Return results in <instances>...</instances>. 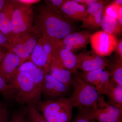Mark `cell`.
Instances as JSON below:
<instances>
[{
  "instance_id": "6da1fadb",
  "label": "cell",
  "mask_w": 122,
  "mask_h": 122,
  "mask_svg": "<svg viewBox=\"0 0 122 122\" xmlns=\"http://www.w3.org/2000/svg\"><path fill=\"white\" fill-rule=\"evenodd\" d=\"M33 28L42 37L58 42L78 29L59 10L47 5L38 10L34 16Z\"/></svg>"
},
{
  "instance_id": "7a4b0ae2",
  "label": "cell",
  "mask_w": 122,
  "mask_h": 122,
  "mask_svg": "<svg viewBox=\"0 0 122 122\" xmlns=\"http://www.w3.org/2000/svg\"><path fill=\"white\" fill-rule=\"evenodd\" d=\"M48 122H70L73 106L70 98L41 100L35 106Z\"/></svg>"
},
{
  "instance_id": "3957f363",
  "label": "cell",
  "mask_w": 122,
  "mask_h": 122,
  "mask_svg": "<svg viewBox=\"0 0 122 122\" xmlns=\"http://www.w3.org/2000/svg\"><path fill=\"white\" fill-rule=\"evenodd\" d=\"M10 83L16 92L14 102L18 104L35 106L41 101V95L30 76L26 73L17 71Z\"/></svg>"
},
{
  "instance_id": "277c9868",
  "label": "cell",
  "mask_w": 122,
  "mask_h": 122,
  "mask_svg": "<svg viewBox=\"0 0 122 122\" xmlns=\"http://www.w3.org/2000/svg\"><path fill=\"white\" fill-rule=\"evenodd\" d=\"M72 86L73 90L70 98L73 107L80 111H85L94 106L102 95L77 73L73 74Z\"/></svg>"
},
{
  "instance_id": "5b68a950",
  "label": "cell",
  "mask_w": 122,
  "mask_h": 122,
  "mask_svg": "<svg viewBox=\"0 0 122 122\" xmlns=\"http://www.w3.org/2000/svg\"><path fill=\"white\" fill-rule=\"evenodd\" d=\"M13 1L11 18L12 33L11 41L32 30L34 16L31 6L22 4L17 0Z\"/></svg>"
},
{
  "instance_id": "8992f818",
  "label": "cell",
  "mask_w": 122,
  "mask_h": 122,
  "mask_svg": "<svg viewBox=\"0 0 122 122\" xmlns=\"http://www.w3.org/2000/svg\"><path fill=\"white\" fill-rule=\"evenodd\" d=\"M59 42L41 37L33 50L29 61L41 69L46 74L49 73L51 67L53 51Z\"/></svg>"
},
{
  "instance_id": "52a82bcc",
  "label": "cell",
  "mask_w": 122,
  "mask_h": 122,
  "mask_svg": "<svg viewBox=\"0 0 122 122\" xmlns=\"http://www.w3.org/2000/svg\"><path fill=\"white\" fill-rule=\"evenodd\" d=\"M41 36L35 29L10 42L9 51L17 55L20 58L21 65L28 60L35 46Z\"/></svg>"
},
{
  "instance_id": "ba28073f",
  "label": "cell",
  "mask_w": 122,
  "mask_h": 122,
  "mask_svg": "<svg viewBox=\"0 0 122 122\" xmlns=\"http://www.w3.org/2000/svg\"><path fill=\"white\" fill-rule=\"evenodd\" d=\"M82 111L88 114L97 122H122V110L106 101L103 95L99 97L94 106Z\"/></svg>"
},
{
  "instance_id": "9c48e42d",
  "label": "cell",
  "mask_w": 122,
  "mask_h": 122,
  "mask_svg": "<svg viewBox=\"0 0 122 122\" xmlns=\"http://www.w3.org/2000/svg\"><path fill=\"white\" fill-rule=\"evenodd\" d=\"M117 41L115 36L103 30L93 33L90 41L92 51L103 57L109 56L115 51Z\"/></svg>"
},
{
  "instance_id": "30bf717a",
  "label": "cell",
  "mask_w": 122,
  "mask_h": 122,
  "mask_svg": "<svg viewBox=\"0 0 122 122\" xmlns=\"http://www.w3.org/2000/svg\"><path fill=\"white\" fill-rule=\"evenodd\" d=\"M52 67L66 69L72 72L73 74L77 73L78 69L76 55L63 48L61 45V42H59L53 51Z\"/></svg>"
},
{
  "instance_id": "8fae6325",
  "label": "cell",
  "mask_w": 122,
  "mask_h": 122,
  "mask_svg": "<svg viewBox=\"0 0 122 122\" xmlns=\"http://www.w3.org/2000/svg\"><path fill=\"white\" fill-rule=\"evenodd\" d=\"M71 86L58 81L49 74L45 76L42 95L45 100H50L66 97Z\"/></svg>"
},
{
  "instance_id": "7c38bea8",
  "label": "cell",
  "mask_w": 122,
  "mask_h": 122,
  "mask_svg": "<svg viewBox=\"0 0 122 122\" xmlns=\"http://www.w3.org/2000/svg\"><path fill=\"white\" fill-rule=\"evenodd\" d=\"M77 68L82 72H90L100 68H106L109 61L93 51L82 52L76 55Z\"/></svg>"
},
{
  "instance_id": "4fadbf2b",
  "label": "cell",
  "mask_w": 122,
  "mask_h": 122,
  "mask_svg": "<svg viewBox=\"0 0 122 122\" xmlns=\"http://www.w3.org/2000/svg\"><path fill=\"white\" fill-rule=\"evenodd\" d=\"M109 1L97 0L86 7L87 17L82 21L81 28L92 30H96L100 27L105 5Z\"/></svg>"
},
{
  "instance_id": "5bb4252c",
  "label": "cell",
  "mask_w": 122,
  "mask_h": 122,
  "mask_svg": "<svg viewBox=\"0 0 122 122\" xmlns=\"http://www.w3.org/2000/svg\"><path fill=\"white\" fill-rule=\"evenodd\" d=\"M93 30L86 29L70 34L61 41V45L63 48L74 54L86 48L90 43Z\"/></svg>"
},
{
  "instance_id": "9a60e30c",
  "label": "cell",
  "mask_w": 122,
  "mask_h": 122,
  "mask_svg": "<svg viewBox=\"0 0 122 122\" xmlns=\"http://www.w3.org/2000/svg\"><path fill=\"white\" fill-rule=\"evenodd\" d=\"M77 75L102 95L110 81V73L106 68H99L89 72H78Z\"/></svg>"
},
{
  "instance_id": "2e32d148",
  "label": "cell",
  "mask_w": 122,
  "mask_h": 122,
  "mask_svg": "<svg viewBox=\"0 0 122 122\" xmlns=\"http://www.w3.org/2000/svg\"><path fill=\"white\" fill-rule=\"evenodd\" d=\"M21 65L20 58L12 52L8 51L0 62V76L10 83Z\"/></svg>"
},
{
  "instance_id": "e0dca14e",
  "label": "cell",
  "mask_w": 122,
  "mask_h": 122,
  "mask_svg": "<svg viewBox=\"0 0 122 122\" xmlns=\"http://www.w3.org/2000/svg\"><path fill=\"white\" fill-rule=\"evenodd\" d=\"M59 11L64 17L73 23L82 21L87 16L86 7L74 0H67Z\"/></svg>"
},
{
  "instance_id": "ac0fdd59",
  "label": "cell",
  "mask_w": 122,
  "mask_h": 122,
  "mask_svg": "<svg viewBox=\"0 0 122 122\" xmlns=\"http://www.w3.org/2000/svg\"><path fill=\"white\" fill-rule=\"evenodd\" d=\"M17 71L28 74L32 79L39 94L42 95L45 76L46 74L41 69L29 61L21 64L18 69Z\"/></svg>"
},
{
  "instance_id": "d6986e66",
  "label": "cell",
  "mask_w": 122,
  "mask_h": 122,
  "mask_svg": "<svg viewBox=\"0 0 122 122\" xmlns=\"http://www.w3.org/2000/svg\"><path fill=\"white\" fill-rule=\"evenodd\" d=\"M102 95L106 96L107 102L111 105L122 110V86L110 80Z\"/></svg>"
},
{
  "instance_id": "ffe728a7",
  "label": "cell",
  "mask_w": 122,
  "mask_h": 122,
  "mask_svg": "<svg viewBox=\"0 0 122 122\" xmlns=\"http://www.w3.org/2000/svg\"><path fill=\"white\" fill-rule=\"evenodd\" d=\"M13 5L14 1L10 0L0 12V30L10 42L12 36L11 18Z\"/></svg>"
},
{
  "instance_id": "44dd1931",
  "label": "cell",
  "mask_w": 122,
  "mask_h": 122,
  "mask_svg": "<svg viewBox=\"0 0 122 122\" xmlns=\"http://www.w3.org/2000/svg\"><path fill=\"white\" fill-rule=\"evenodd\" d=\"M100 27L103 31L115 36L120 33L122 26H120L117 19L103 14Z\"/></svg>"
},
{
  "instance_id": "7402d4cb",
  "label": "cell",
  "mask_w": 122,
  "mask_h": 122,
  "mask_svg": "<svg viewBox=\"0 0 122 122\" xmlns=\"http://www.w3.org/2000/svg\"><path fill=\"white\" fill-rule=\"evenodd\" d=\"M49 73L63 84L68 86H72L73 74L69 70L63 68L52 67L51 68Z\"/></svg>"
},
{
  "instance_id": "603a6c76",
  "label": "cell",
  "mask_w": 122,
  "mask_h": 122,
  "mask_svg": "<svg viewBox=\"0 0 122 122\" xmlns=\"http://www.w3.org/2000/svg\"><path fill=\"white\" fill-rule=\"evenodd\" d=\"M16 90L11 83H8L0 76V94L4 99L8 102L15 101Z\"/></svg>"
},
{
  "instance_id": "cb8c5ba5",
  "label": "cell",
  "mask_w": 122,
  "mask_h": 122,
  "mask_svg": "<svg viewBox=\"0 0 122 122\" xmlns=\"http://www.w3.org/2000/svg\"><path fill=\"white\" fill-rule=\"evenodd\" d=\"M111 66L110 80L122 86V61L116 59Z\"/></svg>"
},
{
  "instance_id": "d4e9b609",
  "label": "cell",
  "mask_w": 122,
  "mask_h": 122,
  "mask_svg": "<svg viewBox=\"0 0 122 122\" xmlns=\"http://www.w3.org/2000/svg\"><path fill=\"white\" fill-rule=\"evenodd\" d=\"M25 113L31 122H48L34 106H28Z\"/></svg>"
},
{
  "instance_id": "484cf974",
  "label": "cell",
  "mask_w": 122,
  "mask_h": 122,
  "mask_svg": "<svg viewBox=\"0 0 122 122\" xmlns=\"http://www.w3.org/2000/svg\"><path fill=\"white\" fill-rule=\"evenodd\" d=\"M122 6L117 5L112 2L105 8L103 14L110 17L117 19L119 17V10L120 7Z\"/></svg>"
},
{
  "instance_id": "4316f807",
  "label": "cell",
  "mask_w": 122,
  "mask_h": 122,
  "mask_svg": "<svg viewBox=\"0 0 122 122\" xmlns=\"http://www.w3.org/2000/svg\"><path fill=\"white\" fill-rule=\"evenodd\" d=\"M72 122H97L88 114L84 112L79 111L77 114Z\"/></svg>"
},
{
  "instance_id": "83f0119b",
  "label": "cell",
  "mask_w": 122,
  "mask_h": 122,
  "mask_svg": "<svg viewBox=\"0 0 122 122\" xmlns=\"http://www.w3.org/2000/svg\"><path fill=\"white\" fill-rule=\"evenodd\" d=\"M9 112L5 103L0 102V122H9Z\"/></svg>"
},
{
  "instance_id": "f1b7e54d",
  "label": "cell",
  "mask_w": 122,
  "mask_h": 122,
  "mask_svg": "<svg viewBox=\"0 0 122 122\" xmlns=\"http://www.w3.org/2000/svg\"><path fill=\"white\" fill-rule=\"evenodd\" d=\"M26 114L25 110H21L14 113L9 122H24Z\"/></svg>"
},
{
  "instance_id": "f546056e",
  "label": "cell",
  "mask_w": 122,
  "mask_h": 122,
  "mask_svg": "<svg viewBox=\"0 0 122 122\" xmlns=\"http://www.w3.org/2000/svg\"><path fill=\"white\" fill-rule=\"evenodd\" d=\"M67 0H45L46 5L60 10L61 7Z\"/></svg>"
},
{
  "instance_id": "4dcf8cb0",
  "label": "cell",
  "mask_w": 122,
  "mask_h": 122,
  "mask_svg": "<svg viewBox=\"0 0 122 122\" xmlns=\"http://www.w3.org/2000/svg\"><path fill=\"white\" fill-rule=\"evenodd\" d=\"M0 46L9 51L10 48V41L0 30Z\"/></svg>"
},
{
  "instance_id": "1f68e13d",
  "label": "cell",
  "mask_w": 122,
  "mask_h": 122,
  "mask_svg": "<svg viewBox=\"0 0 122 122\" xmlns=\"http://www.w3.org/2000/svg\"><path fill=\"white\" fill-rule=\"evenodd\" d=\"M117 53V59L122 61V39L118 41L115 50Z\"/></svg>"
},
{
  "instance_id": "d6a6232c",
  "label": "cell",
  "mask_w": 122,
  "mask_h": 122,
  "mask_svg": "<svg viewBox=\"0 0 122 122\" xmlns=\"http://www.w3.org/2000/svg\"><path fill=\"white\" fill-rule=\"evenodd\" d=\"M17 1L22 4L31 6L41 1L39 0H17Z\"/></svg>"
},
{
  "instance_id": "836d02e7",
  "label": "cell",
  "mask_w": 122,
  "mask_h": 122,
  "mask_svg": "<svg viewBox=\"0 0 122 122\" xmlns=\"http://www.w3.org/2000/svg\"><path fill=\"white\" fill-rule=\"evenodd\" d=\"M75 1L83 5L86 7L87 5L97 1V0H74Z\"/></svg>"
},
{
  "instance_id": "e575fe53",
  "label": "cell",
  "mask_w": 122,
  "mask_h": 122,
  "mask_svg": "<svg viewBox=\"0 0 122 122\" xmlns=\"http://www.w3.org/2000/svg\"><path fill=\"white\" fill-rule=\"evenodd\" d=\"M9 51L0 46V62Z\"/></svg>"
},
{
  "instance_id": "d590c367",
  "label": "cell",
  "mask_w": 122,
  "mask_h": 122,
  "mask_svg": "<svg viewBox=\"0 0 122 122\" xmlns=\"http://www.w3.org/2000/svg\"><path fill=\"white\" fill-rule=\"evenodd\" d=\"M9 1V0H0V12Z\"/></svg>"
},
{
  "instance_id": "8d00e7d4",
  "label": "cell",
  "mask_w": 122,
  "mask_h": 122,
  "mask_svg": "<svg viewBox=\"0 0 122 122\" xmlns=\"http://www.w3.org/2000/svg\"><path fill=\"white\" fill-rule=\"evenodd\" d=\"M113 2L114 4L117 5H119V6L122 5V0H116L114 1Z\"/></svg>"
},
{
  "instance_id": "74e56055",
  "label": "cell",
  "mask_w": 122,
  "mask_h": 122,
  "mask_svg": "<svg viewBox=\"0 0 122 122\" xmlns=\"http://www.w3.org/2000/svg\"><path fill=\"white\" fill-rule=\"evenodd\" d=\"M117 20L120 26H122V17H119Z\"/></svg>"
},
{
  "instance_id": "f35d334b",
  "label": "cell",
  "mask_w": 122,
  "mask_h": 122,
  "mask_svg": "<svg viewBox=\"0 0 122 122\" xmlns=\"http://www.w3.org/2000/svg\"><path fill=\"white\" fill-rule=\"evenodd\" d=\"M119 17H122V6L119 9L118 12Z\"/></svg>"
},
{
  "instance_id": "ab89813d",
  "label": "cell",
  "mask_w": 122,
  "mask_h": 122,
  "mask_svg": "<svg viewBox=\"0 0 122 122\" xmlns=\"http://www.w3.org/2000/svg\"><path fill=\"white\" fill-rule=\"evenodd\" d=\"M24 122H30V120L28 118H27L25 117V120H24Z\"/></svg>"
}]
</instances>
